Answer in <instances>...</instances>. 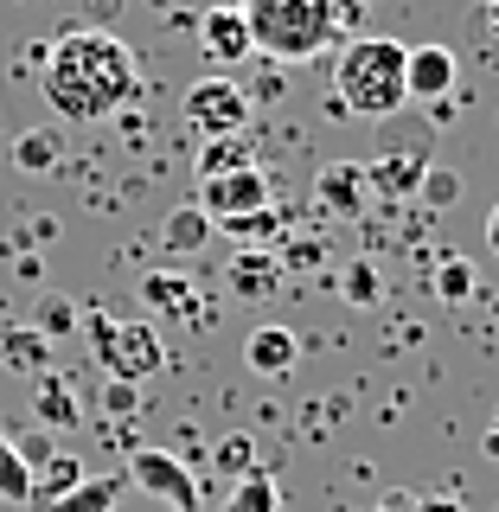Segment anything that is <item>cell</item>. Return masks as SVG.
<instances>
[{
    "mask_svg": "<svg viewBox=\"0 0 499 512\" xmlns=\"http://www.w3.org/2000/svg\"><path fill=\"white\" fill-rule=\"evenodd\" d=\"M122 480H135L141 493H154V500H167V506H180V512L199 506V480H192V468H186L180 455H167V448H135Z\"/></svg>",
    "mask_w": 499,
    "mask_h": 512,
    "instance_id": "obj_6",
    "label": "cell"
},
{
    "mask_svg": "<svg viewBox=\"0 0 499 512\" xmlns=\"http://www.w3.org/2000/svg\"><path fill=\"white\" fill-rule=\"evenodd\" d=\"M39 423H52V429L77 423V404H71V384L64 378H39Z\"/></svg>",
    "mask_w": 499,
    "mask_h": 512,
    "instance_id": "obj_21",
    "label": "cell"
},
{
    "mask_svg": "<svg viewBox=\"0 0 499 512\" xmlns=\"http://www.w3.org/2000/svg\"><path fill=\"white\" fill-rule=\"evenodd\" d=\"M487 20H493V32H499V0H487Z\"/></svg>",
    "mask_w": 499,
    "mask_h": 512,
    "instance_id": "obj_32",
    "label": "cell"
},
{
    "mask_svg": "<svg viewBox=\"0 0 499 512\" xmlns=\"http://www.w3.org/2000/svg\"><path fill=\"white\" fill-rule=\"evenodd\" d=\"M32 500V461L0 436V506H26Z\"/></svg>",
    "mask_w": 499,
    "mask_h": 512,
    "instance_id": "obj_18",
    "label": "cell"
},
{
    "mask_svg": "<svg viewBox=\"0 0 499 512\" xmlns=\"http://www.w3.org/2000/svg\"><path fill=\"white\" fill-rule=\"evenodd\" d=\"M122 500V474H84L64 500H52V512H116Z\"/></svg>",
    "mask_w": 499,
    "mask_h": 512,
    "instance_id": "obj_15",
    "label": "cell"
},
{
    "mask_svg": "<svg viewBox=\"0 0 499 512\" xmlns=\"http://www.w3.org/2000/svg\"><path fill=\"white\" fill-rule=\"evenodd\" d=\"M218 468H224V474H237V480H244V474L256 468V461H250V442H244V436H231V442H218Z\"/></svg>",
    "mask_w": 499,
    "mask_h": 512,
    "instance_id": "obj_27",
    "label": "cell"
},
{
    "mask_svg": "<svg viewBox=\"0 0 499 512\" xmlns=\"http://www.w3.org/2000/svg\"><path fill=\"white\" fill-rule=\"evenodd\" d=\"M282 282V256L276 250H237L231 256V288L237 295H269Z\"/></svg>",
    "mask_w": 499,
    "mask_h": 512,
    "instance_id": "obj_14",
    "label": "cell"
},
{
    "mask_svg": "<svg viewBox=\"0 0 499 512\" xmlns=\"http://www.w3.org/2000/svg\"><path fill=\"white\" fill-rule=\"evenodd\" d=\"M39 84H45L52 116H64V122H103V116H116L122 103H135L141 64H135V52H128L116 32L77 26V32H64V39L45 45Z\"/></svg>",
    "mask_w": 499,
    "mask_h": 512,
    "instance_id": "obj_1",
    "label": "cell"
},
{
    "mask_svg": "<svg viewBox=\"0 0 499 512\" xmlns=\"http://www.w3.org/2000/svg\"><path fill=\"white\" fill-rule=\"evenodd\" d=\"M423 173H429V160H423V154L397 148L391 160L365 167V180H372V192H384V199H404V192H416V186H423Z\"/></svg>",
    "mask_w": 499,
    "mask_h": 512,
    "instance_id": "obj_12",
    "label": "cell"
},
{
    "mask_svg": "<svg viewBox=\"0 0 499 512\" xmlns=\"http://www.w3.org/2000/svg\"><path fill=\"white\" fill-rule=\"evenodd\" d=\"M13 160H20L26 173H52V160H58V141H52V135H26L20 148H13Z\"/></svg>",
    "mask_w": 499,
    "mask_h": 512,
    "instance_id": "obj_25",
    "label": "cell"
},
{
    "mask_svg": "<svg viewBox=\"0 0 499 512\" xmlns=\"http://www.w3.org/2000/svg\"><path fill=\"white\" fill-rule=\"evenodd\" d=\"M244 359H250L256 378H288V372H295V359H301V340L269 320V327H256L250 340H244Z\"/></svg>",
    "mask_w": 499,
    "mask_h": 512,
    "instance_id": "obj_11",
    "label": "cell"
},
{
    "mask_svg": "<svg viewBox=\"0 0 499 512\" xmlns=\"http://www.w3.org/2000/svg\"><path fill=\"white\" fill-rule=\"evenodd\" d=\"M45 461H52V468H45V474H32V500H45V506H52V500H64V493H71L77 480H84V468H77L71 455H45Z\"/></svg>",
    "mask_w": 499,
    "mask_h": 512,
    "instance_id": "obj_20",
    "label": "cell"
},
{
    "mask_svg": "<svg viewBox=\"0 0 499 512\" xmlns=\"http://www.w3.org/2000/svg\"><path fill=\"white\" fill-rule=\"evenodd\" d=\"M250 26L256 58L276 64H308L320 52H333V39H346L359 0H237Z\"/></svg>",
    "mask_w": 499,
    "mask_h": 512,
    "instance_id": "obj_2",
    "label": "cell"
},
{
    "mask_svg": "<svg viewBox=\"0 0 499 512\" xmlns=\"http://www.w3.org/2000/svg\"><path fill=\"white\" fill-rule=\"evenodd\" d=\"M474 263H468V256H448V263H436V295L442 301H468L474 295Z\"/></svg>",
    "mask_w": 499,
    "mask_h": 512,
    "instance_id": "obj_22",
    "label": "cell"
},
{
    "mask_svg": "<svg viewBox=\"0 0 499 512\" xmlns=\"http://www.w3.org/2000/svg\"><path fill=\"white\" fill-rule=\"evenodd\" d=\"M404 58H410L404 39H346L340 58H333L327 109H340V116H365V122H384L391 109H404L410 103Z\"/></svg>",
    "mask_w": 499,
    "mask_h": 512,
    "instance_id": "obj_3",
    "label": "cell"
},
{
    "mask_svg": "<svg viewBox=\"0 0 499 512\" xmlns=\"http://www.w3.org/2000/svg\"><path fill=\"white\" fill-rule=\"evenodd\" d=\"M109 410H135V384H109Z\"/></svg>",
    "mask_w": 499,
    "mask_h": 512,
    "instance_id": "obj_28",
    "label": "cell"
},
{
    "mask_svg": "<svg viewBox=\"0 0 499 512\" xmlns=\"http://www.w3.org/2000/svg\"><path fill=\"white\" fill-rule=\"evenodd\" d=\"M404 90H410V103H423V109L448 103V96H455V52H448V45H410Z\"/></svg>",
    "mask_w": 499,
    "mask_h": 512,
    "instance_id": "obj_8",
    "label": "cell"
},
{
    "mask_svg": "<svg viewBox=\"0 0 499 512\" xmlns=\"http://www.w3.org/2000/svg\"><path fill=\"white\" fill-rule=\"evenodd\" d=\"M237 167H256L250 148H244V135H224V141H205L199 160H192V173L199 180H218V173H237Z\"/></svg>",
    "mask_w": 499,
    "mask_h": 512,
    "instance_id": "obj_17",
    "label": "cell"
},
{
    "mask_svg": "<svg viewBox=\"0 0 499 512\" xmlns=\"http://www.w3.org/2000/svg\"><path fill=\"white\" fill-rule=\"evenodd\" d=\"M314 199H320V212H333V218H359L365 205H372V180H365V167H327L314 180Z\"/></svg>",
    "mask_w": 499,
    "mask_h": 512,
    "instance_id": "obj_10",
    "label": "cell"
},
{
    "mask_svg": "<svg viewBox=\"0 0 499 512\" xmlns=\"http://www.w3.org/2000/svg\"><path fill=\"white\" fill-rule=\"evenodd\" d=\"M141 301H148L154 314H167V320H180V314L199 308L192 282H186V276H173V269H148V276H141Z\"/></svg>",
    "mask_w": 499,
    "mask_h": 512,
    "instance_id": "obj_13",
    "label": "cell"
},
{
    "mask_svg": "<svg viewBox=\"0 0 499 512\" xmlns=\"http://www.w3.org/2000/svg\"><path fill=\"white\" fill-rule=\"evenodd\" d=\"M224 512H282L276 474H269V468H250L244 480H237V493H231V506H224Z\"/></svg>",
    "mask_w": 499,
    "mask_h": 512,
    "instance_id": "obj_16",
    "label": "cell"
},
{
    "mask_svg": "<svg viewBox=\"0 0 499 512\" xmlns=\"http://www.w3.org/2000/svg\"><path fill=\"white\" fill-rule=\"evenodd\" d=\"M250 122V90L231 84V77H199L186 90V128L205 141H224V135H244Z\"/></svg>",
    "mask_w": 499,
    "mask_h": 512,
    "instance_id": "obj_5",
    "label": "cell"
},
{
    "mask_svg": "<svg viewBox=\"0 0 499 512\" xmlns=\"http://www.w3.org/2000/svg\"><path fill=\"white\" fill-rule=\"evenodd\" d=\"M84 327H90V352H96V365H103L109 384H141L167 365V340H160L148 320H122V314L96 308Z\"/></svg>",
    "mask_w": 499,
    "mask_h": 512,
    "instance_id": "obj_4",
    "label": "cell"
},
{
    "mask_svg": "<svg viewBox=\"0 0 499 512\" xmlns=\"http://www.w3.org/2000/svg\"><path fill=\"white\" fill-rule=\"evenodd\" d=\"M416 512H461L455 500H416Z\"/></svg>",
    "mask_w": 499,
    "mask_h": 512,
    "instance_id": "obj_31",
    "label": "cell"
},
{
    "mask_svg": "<svg viewBox=\"0 0 499 512\" xmlns=\"http://www.w3.org/2000/svg\"><path fill=\"white\" fill-rule=\"evenodd\" d=\"M346 301H352V308H372V301H378V276H372V263H352V269H346Z\"/></svg>",
    "mask_w": 499,
    "mask_h": 512,
    "instance_id": "obj_26",
    "label": "cell"
},
{
    "mask_svg": "<svg viewBox=\"0 0 499 512\" xmlns=\"http://www.w3.org/2000/svg\"><path fill=\"white\" fill-rule=\"evenodd\" d=\"M359 7H365V0H359Z\"/></svg>",
    "mask_w": 499,
    "mask_h": 512,
    "instance_id": "obj_34",
    "label": "cell"
},
{
    "mask_svg": "<svg viewBox=\"0 0 499 512\" xmlns=\"http://www.w3.org/2000/svg\"><path fill=\"white\" fill-rule=\"evenodd\" d=\"M372 512H416V500H410V493H384Z\"/></svg>",
    "mask_w": 499,
    "mask_h": 512,
    "instance_id": "obj_29",
    "label": "cell"
},
{
    "mask_svg": "<svg viewBox=\"0 0 499 512\" xmlns=\"http://www.w3.org/2000/svg\"><path fill=\"white\" fill-rule=\"evenodd\" d=\"M416 199H423L429 212L455 205V199H461V173H448V167H429V173H423V186H416Z\"/></svg>",
    "mask_w": 499,
    "mask_h": 512,
    "instance_id": "obj_23",
    "label": "cell"
},
{
    "mask_svg": "<svg viewBox=\"0 0 499 512\" xmlns=\"http://www.w3.org/2000/svg\"><path fill=\"white\" fill-rule=\"evenodd\" d=\"M160 237H167V250H173V256H192V250L205 244V237H212V218H205L199 205H180V212L167 218V231H160Z\"/></svg>",
    "mask_w": 499,
    "mask_h": 512,
    "instance_id": "obj_19",
    "label": "cell"
},
{
    "mask_svg": "<svg viewBox=\"0 0 499 512\" xmlns=\"http://www.w3.org/2000/svg\"><path fill=\"white\" fill-rule=\"evenodd\" d=\"M487 455H499V429H493V436H487Z\"/></svg>",
    "mask_w": 499,
    "mask_h": 512,
    "instance_id": "obj_33",
    "label": "cell"
},
{
    "mask_svg": "<svg viewBox=\"0 0 499 512\" xmlns=\"http://www.w3.org/2000/svg\"><path fill=\"white\" fill-rule=\"evenodd\" d=\"M199 212L212 218V224L269 212V180H263V167H237V173H218V180H199Z\"/></svg>",
    "mask_w": 499,
    "mask_h": 512,
    "instance_id": "obj_7",
    "label": "cell"
},
{
    "mask_svg": "<svg viewBox=\"0 0 499 512\" xmlns=\"http://www.w3.org/2000/svg\"><path fill=\"white\" fill-rule=\"evenodd\" d=\"M0 352H7L13 372H39V365H45V340H39V333H7Z\"/></svg>",
    "mask_w": 499,
    "mask_h": 512,
    "instance_id": "obj_24",
    "label": "cell"
},
{
    "mask_svg": "<svg viewBox=\"0 0 499 512\" xmlns=\"http://www.w3.org/2000/svg\"><path fill=\"white\" fill-rule=\"evenodd\" d=\"M199 45H205V58H212V64H244V58H256L250 26H244V13H237L231 0H218V7L199 13Z\"/></svg>",
    "mask_w": 499,
    "mask_h": 512,
    "instance_id": "obj_9",
    "label": "cell"
},
{
    "mask_svg": "<svg viewBox=\"0 0 499 512\" xmlns=\"http://www.w3.org/2000/svg\"><path fill=\"white\" fill-rule=\"evenodd\" d=\"M487 250L499 256V205H493V212H487Z\"/></svg>",
    "mask_w": 499,
    "mask_h": 512,
    "instance_id": "obj_30",
    "label": "cell"
}]
</instances>
